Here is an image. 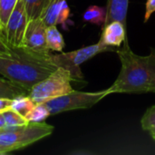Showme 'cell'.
Here are the masks:
<instances>
[{
    "label": "cell",
    "instance_id": "obj_12",
    "mask_svg": "<svg viewBox=\"0 0 155 155\" xmlns=\"http://www.w3.org/2000/svg\"><path fill=\"white\" fill-rule=\"evenodd\" d=\"M66 0H50V3L45 11L42 19L45 26L56 25L62 9L66 5Z\"/></svg>",
    "mask_w": 155,
    "mask_h": 155
},
{
    "label": "cell",
    "instance_id": "obj_15",
    "mask_svg": "<svg viewBox=\"0 0 155 155\" xmlns=\"http://www.w3.org/2000/svg\"><path fill=\"white\" fill-rule=\"evenodd\" d=\"M106 17V8L91 5L84 12L83 18L84 21L94 24V25H104Z\"/></svg>",
    "mask_w": 155,
    "mask_h": 155
},
{
    "label": "cell",
    "instance_id": "obj_16",
    "mask_svg": "<svg viewBox=\"0 0 155 155\" xmlns=\"http://www.w3.org/2000/svg\"><path fill=\"white\" fill-rule=\"evenodd\" d=\"M35 104H36L31 99V97L29 95H26V96H21L16 99H14L12 102L11 108L25 117V115L32 111V109L35 106Z\"/></svg>",
    "mask_w": 155,
    "mask_h": 155
},
{
    "label": "cell",
    "instance_id": "obj_2",
    "mask_svg": "<svg viewBox=\"0 0 155 155\" xmlns=\"http://www.w3.org/2000/svg\"><path fill=\"white\" fill-rule=\"evenodd\" d=\"M116 53L122 68L115 82L106 89L107 94L148 93L149 84L155 75L154 50L152 49V53L147 56L138 55L131 50L128 40L125 38Z\"/></svg>",
    "mask_w": 155,
    "mask_h": 155
},
{
    "label": "cell",
    "instance_id": "obj_23",
    "mask_svg": "<svg viewBox=\"0 0 155 155\" xmlns=\"http://www.w3.org/2000/svg\"><path fill=\"white\" fill-rule=\"evenodd\" d=\"M12 102H13V100H11V99L0 98V113H3L6 110L10 109L12 106Z\"/></svg>",
    "mask_w": 155,
    "mask_h": 155
},
{
    "label": "cell",
    "instance_id": "obj_10",
    "mask_svg": "<svg viewBox=\"0 0 155 155\" xmlns=\"http://www.w3.org/2000/svg\"><path fill=\"white\" fill-rule=\"evenodd\" d=\"M129 0H107L106 17L103 27L113 21H119L126 27V16Z\"/></svg>",
    "mask_w": 155,
    "mask_h": 155
},
{
    "label": "cell",
    "instance_id": "obj_25",
    "mask_svg": "<svg viewBox=\"0 0 155 155\" xmlns=\"http://www.w3.org/2000/svg\"><path fill=\"white\" fill-rule=\"evenodd\" d=\"M5 118H4V115L2 113H0V129L1 128H4L5 127Z\"/></svg>",
    "mask_w": 155,
    "mask_h": 155
},
{
    "label": "cell",
    "instance_id": "obj_24",
    "mask_svg": "<svg viewBox=\"0 0 155 155\" xmlns=\"http://www.w3.org/2000/svg\"><path fill=\"white\" fill-rule=\"evenodd\" d=\"M148 92H152V93H155V75L153 78L152 79L149 87H148Z\"/></svg>",
    "mask_w": 155,
    "mask_h": 155
},
{
    "label": "cell",
    "instance_id": "obj_17",
    "mask_svg": "<svg viewBox=\"0 0 155 155\" xmlns=\"http://www.w3.org/2000/svg\"><path fill=\"white\" fill-rule=\"evenodd\" d=\"M18 0H0V29L4 33L8 19Z\"/></svg>",
    "mask_w": 155,
    "mask_h": 155
},
{
    "label": "cell",
    "instance_id": "obj_3",
    "mask_svg": "<svg viewBox=\"0 0 155 155\" xmlns=\"http://www.w3.org/2000/svg\"><path fill=\"white\" fill-rule=\"evenodd\" d=\"M54 127L44 122H29L25 125L0 129V155L25 148L52 134Z\"/></svg>",
    "mask_w": 155,
    "mask_h": 155
},
{
    "label": "cell",
    "instance_id": "obj_9",
    "mask_svg": "<svg viewBox=\"0 0 155 155\" xmlns=\"http://www.w3.org/2000/svg\"><path fill=\"white\" fill-rule=\"evenodd\" d=\"M126 27L119 21H113L103 27L100 42L106 45L120 47L126 38Z\"/></svg>",
    "mask_w": 155,
    "mask_h": 155
},
{
    "label": "cell",
    "instance_id": "obj_21",
    "mask_svg": "<svg viewBox=\"0 0 155 155\" xmlns=\"http://www.w3.org/2000/svg\"><path fill=\"white\" fill-rule=\"evenodd\" d=\"M11 46L8 45L5 34L0 29V55L10 54Z\"/></svg>",
    "mask_w": 155,
    "mask_h": 155
},
{
    "label": "cell",
    "instance_id": "obj_6",
    "mask_svg": "<svg viewBox=\"0 0 155 155\" xmlns=\"http://www.w3.org/2000/svg\"><path fill=\"white\" fill-rule=\"evenodd\" d=\"M107 95L106 90L94 93L73 90L66 94L48 100L43 104L47 108L50 115H54L73 110L91 108Z\"/></svg>",
    "mask_w": 155,
    "mask_h": 155
},
{
    "label": "cell",
    "instance_id": "obj_19",
    "mask_svg": "<svg viewBox=\"0 0 155 155\" xmlns=\"http://www.w3.org/2000/svg\"><path fill=\"white\" fill-rule=\"evenodd\" d=\"M48 116H50V114L47 108L42 103V104H36L35 106L32 109V111L25 115V118L28 122L39 123V122H44Z\"/></svg>",
    "mask_w": 155,
    "mask_h": 155
},
{
    "label": "cell",
    "instance_id": "obj_13",
    "mask_svg": "<svg viewBox=\"0 0 155 155\" xmlns=\"http://www.w3.org/2000/svg\"><path fill=\"white\" fill-rule=\"evenodd\" d=\"M28 21L40 18L46 10L50 0H23Z\"/></svg>",
    "mask_w": 155,
    "mask_h": 155
},
{
    "label": "cell",
    "instance_id": "obj_14",
    "mask_svg": "<svg viewBox=\"0 0 155 155\" xmlns=\"http://www.w3.org/2000/svg\"><path fill=\"white\" fill-rule=\"evenodd\" d=\"M46 45L48 49L51 51L61 52L64 47V40L56 25L46 27Z\"/></svg>",
    "mask_w": 155,
    "mask_h": 155
},
{
    "label": "cell",
    "instance_id": "obj_22",
    "mask_svg": "<svg viewBox=\"0 0 155 155\" xmlns=\"http://www.w3.org/2000/svg\"><path fill=\"white\" fill-rule=\"evenodd\" d=\"M155 12V0H147L146 2V11L144 16V22H147L151 17L152 14Z\"/></svg>",
    "mask_w": 155,
    "mask_h": 155
},
{
    "label": "cell",
    "instance_id": "obj_5",
    "mask_svg": "<svg viewBox=\"0 0 155 155\" xmlns=\"http://www.w3.org/2000/svg\"><path fill=\"white\" fill-rule=\"evenodd\" d=\"M118 49L119 47L106 45L99 41L97 44L85 46L72 52L51 54V59L57 67H64V69L68 70L72 75L73 81L79 82L83 79V74L79 68L83 63L100 53L109 51L117 52Z\"/></svg>",
    "mask_w": 155,
    "mask_h": 155
},
{
    "label": "cell",
    "instance_id": "obj_4",
    "mask_svg": "<svg viewBox=\"0 0 155 155\" xmlns=\"http://www.w3.org/2000/svg\"><path fill=\"white\" fill-rule=\"evenodd\" d=\"M73 81L70 72L64 67H57L45 79L33 86L29 96L35 104H42L48 100L62 96L72 92Z\"/></svg>",
    "mask_w": 155,
    "mask_h": 155
},
{
    "label": "cell",
    "instance_id": "obj_20",
    "mask_svg": "<svg viewBox=\"0 0 155 155\" xmlns=\"http://www.w3.org/2000/svg\"><path fill=\"white\" fill-rule=\"evenodd\" d=\"M142 128L148 131L152 136L155 134V105L147 109L145 114L141 119Z\"/></svg>",
    "mask_w": 155,
    "mask_h": 155
},
{
    "label": "cell",
    "instance_id": "obj_7",
    "mask_svg": "<svg viewBox=\"0 0 155 155\" xmlns=\"http://www.w3.org/2000/svg\"><path fill=\"white\" fill-rule=\"evenodd\" d=\"M27 23L28 19L26 16L23 0H18L8 19L5 30L4 32L6 41L10 46H22Z\"/></svg>",
    "mask_w": 155,
    "mask_h": 155
},
{
    "label": "cell",
    "instance_id": "obj_26",
    "mask_svg": "<svg viewBox=\"0 0 155 155\" xmlns=\"http://www.w3.org/2000/svg\"><path fill=\"white\" fill-rule=\"evenodd\" d=\"M153 139L155 140V134H154V135H153Z\"/></svg>",
    "mask_w": 155,
    "mask_h": 155
},
{
    "label": "cell",
    "instance_id": "obj_8",
    "mask_svg": "<svg viewBox=\"0 0 155 155\" xmlns=\"http://www.w3.org/2000/svg\"><path fill=\"white\" fill-rule=\"evenodd\" d=\"M45 32L46 26L42 17L28 21L22 46L36 53L48 54L50 50L46 45Z\"/></svg>",
    "mask_w": 155,
    "mask_h": 155
},
{
    "label": "cell",
    "instance_id": "obj_11",
    "mask_svg": "<svg viewBox=\"0 0 155 155\" xmlns=\"http://www.w3.org/2000/svg\"><path fill=\"white\" fill-rule=\"evenodd\" d=\"M26 95H29L28 91L6 78L0 77V98L14 100Z\"/></svg>",
    "mask_w": 155,
    "mask_h": 155
},
{
    "label": "cell",
    "instance_id": "obj_18",
    "mask_svg": "<svg viewBox=\"0 0 155 155\" xmlns=\"http://www.w3.org/2000/svg\"><path fill=\"white\" fill-rule=\"evenodd\" d=\"M2 114L4 115L6 126H20L25 125L29 123L25 116L21 115L12 108L3 112Z\"/></svg>",
    "mask_w": 155,
    "mask_h": 155
},
{
    "label": "cell",
    "instance_id": "obj_1",
    "mask_svg": "<svg viewBox=\"0 0 155 155\" xmlns=\"http://www.w3.org/2000/svg\"><path fill=\"white\" fill-rule=\"evenodd\" d=\"M56 68L51 54L36 53L24 46H11L10 54L0 55V74L28 92Z\"/></svg>",
    "mask_w": 155,
    "mask_h": 155
}]
</instances>
